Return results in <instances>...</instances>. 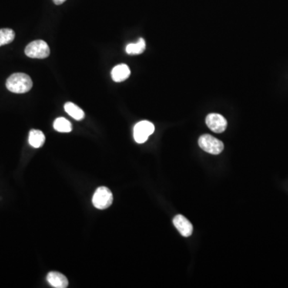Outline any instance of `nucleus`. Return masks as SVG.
I'll return each mask as SVG.
<instances>
[{
	"label": "nucleus",
	"mask_w": 288,
	"mask_h": 288,
	"mask_svg": "<svg viewBox=\"0 0 288 288\" xmlns=\"http://www.w3.org/2000/svg\"><path fill=\"white\" fill-rule=\"evenodd\" d=\"M33 83L27 74L15 73L8 78L6 87L11 92L16 94L27 93L32 88Z\"/></svg>",
	"instance_id": "1"
},
{
	"label": "nucleus",
	"mask_w": 288,
	"mask_h": 288,
	"mask_svg": "<svg viewBox=\"0 0 288 288\" xmlns=\"http://www.w3.org/2000/svg\"><path fill=\"white\" fill-rule=\"evenodd\" d=\"M113 202V195L111 190L106 187H100L95 191L92 198L94 207L99 210L109 208Z\"/></svg>",
	"instance_id": "2"
},
{
	"label": "nucleus",
	"mask_w": 288,
	"mask_h": 288,
	"mask_svg": "<svg viewBox=\"0 0 288 288\" xmlns=\"http://www.w3.org/2000/svg\"><path fill=\"white\" fill-rule=\"evenodd\" d=\"M27 56L32 58H45L49 56L50 48L44 40H35L30 43L25 48Z\"/></svg>",
	"instance_id": "3"
},
{
	"label": "nucleus",
	"mask_w": 288,
	"mask_h": 288,
	"mask_svg": "<svg viewBox=\"0 0 288 288\" xmlns=\"http://www.w3.org/2000/svg\"><path fill=\"white\" fill-rule=\"evenodd\" d=\"M199 145L204 152L212 155H219L224 148L222 141L210 135H202L199 139Z\"/></svg>",
	"instance_id": "4"
},
{
	"label": "nucleus",
	"mask_w": 288,
	"mask_h": 288,
	"mask_svg": "<svg viewBox=\"0 0 288 288\" xmlns=\"http://www.w3.org/2000/svg\"><path fill=\"white\" fill-rule=\"evenodd\" d=\"M154 132L155 126L152 122L147 120L141 121L136 124L134 128V139L138 143H143Z\"/></svg>",
	"instance_id": "5"
},
{
	"label": "nucleus",
	"mask_w": 288,
	"mask_h": 288,
	"mask_svg": "<svg viewBox=\"0 0 288 288\" xmlns=\"http://www.w3.org/2000/svg\"><path fill=\"white\" fill-rule=\"evenodd\" d=\"M206 124L208 128L215 133H222L228 127L227 119L219 114L212 113L207 116Z\"/></svg>",
	"instance_id": "6"
},
{
	"label": "nucleus",
	"mask_w": 288,
	"mask_h": 288,
	"mask_svg": "<svg viewBox=\"0 0 288 288\" xmlns=\"http://www.w3.org/2000/svg\"><path fill=\"white\" fill-rule=\"evenodd\" d=\"M173 223L175 228L179 231V233L184 236L189 237L193 232V226L188 219L182 216V215H178L174 218Z\"/></svg>",
	"instance_id": "7"
},
{
	"label": "nucleus",
	"mask_w": 288,
	"mask_h": 288,
	"mask_svg": "<svg viewBox=\"0 0 288 288\" xmlns=\"http://www.w3.org/2000/svg\"><path fill=\"white\" fill-rule=\"evenodd\" d=\"M47 280L53 287L66 288L68 286V280L66 276L59 272H49L47 276Z\"/></svg>",
	"instance_id": "8"
},
{
	"label": "nucleus",
	"mask_w": 288,
	"mask_h": 288,
	"mask_svg": "<svg viewBox=\"0 0 288 288\" xmlns=\"http://www.w3.org/2000/svg\"><path fill=\"white\" fill-rule=\"evenodd\" d=\"M131 75V71L126 64L117 65L111 71V77L115 82L120 83L126 80Z\"/></svg>",
	"instance_id": "9"
},
{
	"label": "nucleus",
	"mask_w": 288,
	"mask_h": 288,
	"mask_svg": "<svg viewBox=\"0 0 288 288\" xmlns=\"http://www.w3.org/2000/svg\"><path fill=\"white\" fill-rule=\"evenodd\" d=\"M30 145L34 148H39L45 142V135L39 130H31L28 138Z\"/></svg>",
	"instance_id": "10"
},
{
	"label": "nucleus",
	"mask_w": 288,
	"mask_h": 288,
	"mask_svg": "<svg viewBox=\"0 0 288 288\" xmlns=\"http://www.w3.org/2000/svg\"><path fill=\"white\" fill-rule=\"evenodd\" d=\"M64 109L70 116L72 117L73 119H76V120H82L85 116L84 111L80 108H78L77 105L74 104L73 102H66L64 105Z\"/></svg>",
	"instance_id": "11"
},
{
	"label": "nucleus",
	"mask_w": 288,
	"mask_h": 288,
	"mask_svg": "<svg viewBox=\"0 0 288 288\" xmlns=\"http://www.w3.org/2000/svg\"><path fill=\"white\" fill-rule=\"evenodd\" d=\"M53 127L55 131L63 132V133H68L72 131V125H71V122L63 117L55 119Z\"/></svg>",
	"instance_id": "12"
},
{
	"label": "nucleus",
	"mask_w": 288,
	"mask_h": 288,
	"mask_svg": "<svg viewBox=\"0 0 288 288\" xmlns=\"http://www.w3.org/2000/svg\"><path fill=\"white\" fill-rule=\"evenodd\" d=\"M146 49V43L143 38H139L136 44H130L127 46V53L129 55H140Z\"/></svg>",
	"instance_id": "13"
},
{
	"label": "nucleus",
	"mask_w": 288,
	"mask_h": 288,
	"mask_svg": "<svg viewBox=\"0 0 288 288\" xmlns=\"http://www.w3.org/2000/svg\"><path fill=\"white\" fill-rule=\"evenodd\" d=\"M15 37V31L9 28L0 29V47L11 44Z\"/></svg>",
	"instance_id": "14"
},
{
	"label": "nucleus",
	"mask_w": 288,
	"mask_h": 288,
	"mask_svg": "<svg viewBox=\"0 0 288 288\" xmlns=\"http://www.w3.org/2000/svg\"><path fill=\"white\" fill-rule=\"evenodd\" d=\"M53 1L56 5H61V4H64V2H66L67 0H53Z\"/></svg>",
	"instance_id": "15"
}]
</instances>
